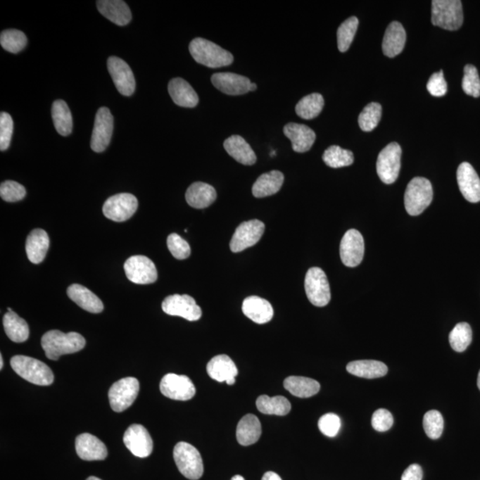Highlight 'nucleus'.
<instances>
[{"label": "nucleus", "instance_id": "1", "mask_svg": "<svg viewBox=\"0 0 480 480\" xmlns=\"http://www.w3.org/2000/svg\"><path fill=\"white\" fill-rule=\"evenodd\" d=\"M42 346L46 356L51 360H58L61 356L76 353L86 346V339L76 332L63 333L51 330L42 336Z\"/></svg>", "mask_w": 480, "mask_h": 480}, {"label": "nucleus", "instance_id": "2", "mask_svg": "<svg viewBox=\"0 0 480 480\" xmlns=\"http://www.w3.org/2000/svg\"><path fill=\"white\" fill-rule=\"evenodd\" d=\"M189 49L196 62L213 69L231 65L234 60L229 51L202 38L192 40Z\"/></svg>", "mask_w": 480, "mask_h": 480}, {"label": "nucleus", "instance_id": "3", "mask_svg": "<svg viewBox=\"0 0 480 480\" xmlns=\"http://www.w3.org/2000/svg\"><path fill=\"white\" fill-rule=\"evenodd\" d=\"M10 364L19 377L33 384L49 386L55 381L51 368L36 358L16 355L11 358Z\"/></svg>", "mask_w": 480, "mask_h": 480}, {"label": "nucleus", "instance_id": "4", "mask_svg": "<svg viewBox=\"0 0 480 480\" xmlns=\"http://www.w3.org/2000/svg\"><path fill=\"white\" fill-rule=\"evenodd\" d=\"M434 199L431 182L424 177H415L409 182L405 192V208L409 215H421Z\"/></svg>", "mask_w": 480, "mask_h": 480}, {"label": "nucleus", "instance_id": "5", "mask_svg": "<svg viewBox=\"0 0 480 480\" xmlns=\"http://www.w3.org/2000/svg\"><path fill=\"white\" fill-rule=\"evenodd\" d=\"M432 25L448 30L461 28L464 23L462 4L459 0H434L432 1Z\"/></svg>", "mask_w": 480, "mask_h": 480}, {"label": "nucleus", "instance_id": "6", "mask_svg": "<svg viewBox=\"0 0 480 480\" xmlns=\"http://www.w3.org/2000/svg\"><path fill=\"white\" fill-rule=\"evenodd\" d=\"M174 459L179 472L191 480H198L204 473V465L197 448L186 442H179L174 448Z\"/></svg>", "mask_w": 480, "mask_h": 480}, {"label": "nucleus", "instance_id": "7", "mask_svg": "<svg viewBox=\"0 0 480 480\" xmlns=\"http://www.w3.org/2000/svg\"><path fill=\"white\" fill-rule=\"evenodd\" d=\"M139 381L134 377H127L113 384L109 391L111 408L120 413L130 408L139 394Z\"/></svg>", "mask_w": 480, "mask_h": 480}, {"label": "nucleus", "instance_id": "8", "mask_svg": "<svg viewBox=\"0 0 480 480\" xmlns=\"http://www.w3.org/2000/svg\"><path fill=\"white\" fill-rule=\"evenodd\" d=\"M304 286L308 299L313 305L324 307L329 303L330 286L323 270L313 267L308 270Z\"/></svg>", "mask_w": 480, "mask_h": 480}, {"label": "nucleus", "instance_id": "9", "mask_svg": "<svg viewBox=\"0 0 480 480\" xmlns=\"http://www.w3.org/2000/svg\"><path fill=\"white\" fill-rule=\"evenodd\" d=\"M401 154L400 145L391 143L378 155L377 174L384 184H391L396 182L400 170Z\"/></svg>", "mask_w": 480, "mask_h": 480}, {"label": "nucleus", "instance_id": "10", "mask_svg": "<svg viewBox=\"0 0 480 480\" xmlns=\"http://www.w3.org/2000/svg\"><path fill=\"white\" fill-rule=\"evenodd\" d=\"M125 272L131 282L148 285L156 282L158 272L153 262L144 255H134L124 265Z\"/></svg>", "mask_w": 480, "mask_h": 480}, {"label": "nucleus", "instance_id": "11", "mask_svg": "<svg viewBox=\"0 0 480 480\" xmlns=\"http://www.w3.org/2000/svg\"><path fill=\"white\" fill-rule=\"evenodd\" d=\"M138 201L134 195L120 194L113 196L104 203L103 212L108 219L114 222H125L134 215Z\"/></svg>", "mask_w": 480, "mask_h": 480}, {"label": "nucleus", "instance_id": "12", "mask_svg": "<svg viewBox=\"0 0 480 480\" xmlns=\"http://www.w3.org/2000/svg\"><path fill=\"white\" fill-rule=\"evenodd\" d=\"M160 388L164 396L175 400H190L196 394L194 383L186 375L165 374L162 378Z\"/></svg>", "mask_w": 480, "mask_h": 480}, {"label": "nucleus", "instance_id": "13", "mask_svg": "<svg viewBox=\"0 0 480 480\" xmlns=\"http://www.w3.org/2000/svg\"><path fill=\"white\" fill-rule=\"evenodd\" d=\"M162 310L168 315L184 317L189 321H197L202 316L201 308L188 295L168 296L162 303Z\"/></svg>", "mask_w": 480, "mask_h": 480}, {"label": "nucleus", "instance_id": "14", "mask_svg": "<svg viewBox=\"0 0 480 480\" xmlns=\"http://www.w3.org/2000/svg\"><path fill=\"white\" fill-rule=\"evenodd\" d=\"M265 229V224L259 220L242 222L236 228L229 248L233 253L242 252L246 248H251L261 239Z\"/></svg>", "mask_w": 480, "mask_h": 480}, {"label": "nucleus", "instance_id": "15", "mask_svg": "<svg viewBox=\"0 0 480 480\" xmlns=\"http://www.w3.org/2000/svg\"><path fill=\"white\" fill-rule=\"evenodd\" d=\"M114 120L110 110L106 107L98 110L91 139V148L94 151L103 152L106 150L113 137Z\"/></svg>", "mask_w": 480, "mask_h": 480}, {"label": "nucleus", "instance_id": "16", "mask_svg": "<svg viewBox=\"0 0 480 480\" xmlns=\"http://www.w3.org/2000/svg\"><path fill=\"white\" fill-rule=\"evenodd\" d=\"M365 253L364 239L357 229H351L343 236L340 256L343 265L350 268L360 265Z\"/></svg>", "mask_w": 480, "mask_h": 480}, {"label": "nucleus", "instance_id": "17", "mask_svg": "<svg viewBox=\"0 0 480 480\" xmlns=\"http://www.w3.org/2000/svg\"><path fill=\"white\" fill-rule=\"evenodd\" d=\"M123 441L128 450L137 457H148L153 451V441L143 425L130 426L125 432Z\"/></svg>", "mask_w": 480, "mask_h": 480}, {"label": "nucleus", "instance_id": "18", "mask_svg": "<svg viewBox=\"0 0 480 480\" xmlns=\"http://www.w3.org/2000/svg\"><path fill=\"white\" fill-rule=\"evenodd\" d=\"M108 70L118 92L125 96H132L135 90V80L130 65L122 59L111 56L108 59Z\"/></svg>", "mask_w": 480, "mask_h": 480}, {"label": "nucleus", "instance_id": "19", "mask_svg": "<svg viewBox=\"0 0 480 480\" xmlns=\"http://www.w3.org/2000/svg\"><path fill=\"white\" fill-rule=\"evenodd\" d=\"M211 81L216 89L229 96H241L250 92L252 83L248 77L231 72L215 73Z\"/></svg>", "mask_w": 480, "mask_h": 480}, {"label": "nucleus", "instance_id": "20", "mask_svg": "<svg viewBox=\"0 0 480 480\" xmlns=\"http://www.w3.org/2000/svg\"><path fill=\"white\" fill-rule=\"evenodd\" d=\"M457 182L460 191L466 201L471 203L480 201V179L475 169L468 162L459 165Z\"/></svg>", "mask_w": 480, "mask_h": 480}, {"label": "nucleus", "instance_id": "21", "mask_svg": "<svg viewBox=\"0 0 480 480\" xmlns=\"http://www.w3.org/2000/svg\"><path fill=\"white\" fill-rule=\"evenodd\" d=\"M76 451L84 461H103L108 455L106 446L96 436L83 434L76 438Z\"/></svg>", "mask_w": 480, "mask_h": 480}, {"label": "nucleus", "instance_id": "22", "mask_svg": "<svg viewBox=\"0 0 480 480\" xmlns=\"http://www.w3.org/2000/svg\"><path fill=\"white\" fill-rule=\"evenodd\" d=\"M209 377L219 383L226 381L229 385L235 384L239 371L236 365L227 355H218L209 361L207 366Z\"/></svg>", "mask_w": 480, "mask_h": 480}, {"label": "nucleus", "instance_id": "23", "mask_svg": "<svg viewBox=\"0 0 480 480\" xmlns=\"http://www.w3.org/2000/svg\"><path fill=\"white\" fill-rule=\"evenodd\" d=\"M284 134L292 143L293 150L298 153L310 151L316 140L315 132L303 124L286 125L284 127Z\"/></svg>", "mask_w": 480, "mask_h": 480}, {"label": "nucleus", "instance_id": "24", "mask_svg": "<svg viewBox=\"0 0 480 480\" xmlns=\"http://www.w3.org/2000/svg\"><path fill=\"white\" fill-rule=\"evenodd\" d=\"M243 313L253 322L263 324L270 322L274 310L268 301L259 296H249L242 304Z\"/></svg>", "mask_w": 480, "mask_h": 480}, {"label": "nucleus", "instance_id": "25", "mask_svg": "<svg viewBox=\"0 0 480 480\" xmlns=\"http://www.w3.org/2000/svg\"><path fill=\"white\" fill-rule=\"evenodd\" d=\"M97 8L104 17L118 26L128 25L132 20L130 6L121 0H100Z\"/></svg>", "mask_w": 480, "mask_h": 480}, {"label": "nucleus", "instance_id": "26", "mask_svg": "<svg viewBox=\"0 0 480 480\" xmlns=\"http://www.w3.org/2000/svg\"><path fill=\"white\" fill-rule=\"evenodd\" d=\"M168 92L178 106L194 108L198 106V96L194 87L181 77H175L168 84Z\"/></svg>", "mask_w": 480, "mask_h": 480}, {"label": "nucleus", "instance_id": "27", "mask_svg": "<svg viewBox=\"0 0 480 480\" xmlns=\"http://www.w3.org/2000/svg\"><path fill=\"white\" fill-rule=\"evenodd\" d=\"M67 295L74 303H77L83 310L91 313H100L104 309L103 303L99 297L79 284L68 287Z\"/></svg>", "mask_w": 480, "mask_h": 480}, {"label": "nucleus", "instance_id": "28", "mask_svg": "<svg viewBox=\"0 0 480 480\" xmlns=\"http://www.w3.org/2000/svg\"><path fill=\"white\" fill-rule=\"evenodd\" d=\"M186 201L191 207L203 209L208 208L217 198L215 188L205 182H197L192 184L186 191Z\"/></svg>", "mask_w": 480, "mask_h": 480}, {"label": "nucleus", "instance_id": "29", "mask_svg": "<svg viewBox=\"0 0 480 480\" xmlns=\"http://www.w3.org/2000/svg\"><path fill=\"white\" fill-rule=\"evenodd\" d=\"M407 40V34L403 25L398 22H392L388 26L383 40V52L385 56L393 58L403 51Z\"/></svg>", "mask_w": 480, "mask_h": 480}, {"label": "nucleus", "instance_id": "30", "mask_svg": "<svg viewBox=\"0 0 480 480\" xmlns=\"http://www.w3.org/2000/svg\"><path fill=\"white\" fill-rule=\"evenodd\" d=\"M49 248V236L42 229H34L26 241L27 256L30 262L39 265L42 263Z\"/></svg>", "mask_w": 480, "mask_h": 480}, {"label": "nucleus", "instance_id": "31", "mask_svg": "<svg viewBox=\"0 0 480 480\" xmlns=\"http://www.w3.org/2000/svg\"><path fill=\"white\" fill-rule=\"evenodd\" d=\"M225 151L239 163L252 165L255 164L257 158L255 151L244 138L239 135H232L224 144Z\"/></svg>", "mask_w": 480, "mask_h": 480}, {"label": "nucleus", "instance_id": "32", "mask_svg": "<svg viewBox=\"0 0 480 480\" xmlns=\"http://www.w3.org/2000/svg\"><path fill=\"white\" fill-rule=\"evenodd\" d=\"M262 435V425L258 417L248 414L239 421L236 427V441L240 445L248 447L259 441Z\"/></svg>", "mask_w": 480, "mask_h": 480}, {"label": "nucleus", "instance_id": "33", "mask_svg": "<svg viewBox=\"0 0 480 480\" xmlns=\"http://www.w3.org/2000/svg\"><path fill=\"white\" fill-rule=\"evenodd\" d=\"M284 175L280 171L273 170L263 174L253 185V195L261 198L276 194L282 189Z\"/></svg>", "mask_w": 480, "mask_h": 480}, {"label": "nucleus", "instance_id": "34", "mask_svg": "<svg viewBox=\"0 0 480 480\" xmlns=\"http://www.w3.org/2000/svg\"><path fill=\"white\" fill-rule=\"evenodd\" d=\"M347 371L355 377L374 379L388 373L386 365L377 360H356L347 365Z\"/></svg>", "mask_w": 480, "mask_h": 480}, {"label": "nucleus", "instance_id": "35", "mask_svg": "<svg viewBox=\"0 0 480 480\" xmlns=\"http://www.w3.org/2000/svg\"><path fill=\"white\" fill-rule=\"evenodd\" d=\"M284 387L293 396L306 398L319 393L320 384L312 378L289 377L284 381Z\"/></svg>", "mask_w": 480, "mask_h": 480}, {"label": "nucleus", "instance_id": "36", "mask_svg": "<svg viewBox=\"0 0 480 480\" xmlns=\"http://www.w3.org/2000/svg\"><path fill=\"white\" fill-rule=\"evenodd\" d=\"M3 324L6 336L10 340L15 343H23L28 340L30 336L28 324L13 310L5 314Z\"/></svg>", "mask_w": 480, "mask_h": 480}, {"label": "nucleus", "instance_id": "37", "mask_svg": "<svg viewBox=\"0 0 480 480\" xmlns=\"http://www.w3.org/2000/svg\"><path fill=\"white\" fill-rule=\"evenodd\" d=\"M52 118L57 132L63 137H67L72 132V115L65 101L57 100L53 103Z\"/></svg>", "mask_w": 480, "mask_h": 480}, {"label": "nucleus", "instance_id": "38", "mask_svg": "<svg viewBox=\"0 0 480 480\" xmlns=\"http://www.w3.org/2000/svg\"><path fill=\"white\" fill-rule=\"evenodd\" d=\"M256 407L263 414L279 415V417H284L289 414L291 411L289 400L282 396L270 398L267 395H262L257 398Z\"/></svg>", "mask_w": 480, "mask_h": 480}, {"label": "nucleus", "instance_id": "39", "mask_svg": "<svg viewBox=\"0 0 480 480\" xmlns=\"http://www.w3.org/2000/svg\"><path fill=\"white\" fill-rule=\"evenodd\" d=\"M324 106V101L320 94H310L299 101L296 113L303 120H312L320 114Z\"/></svg>", "mask_w": 480, "mask_h": 480}, {"label": "nucleus", "instance_id": "40", "mask_svg": "<svg viewBox=\"0 0 480 480\" xmlns=\"http://www.w3.org/2000/svg\"><path fill=\"white\" fill-rule=\"evenodd\" d=\"M323 160L330 168H340L353 165L354 156L350 151L333 145L324 151Z\"/></svg>", "mask_w": 480, "mask_h": 480}, {"label": "nucleus", "instance_id": "41", "mask_svg": "<svg viewBox=\"0 0 480 480\" xmlns=\"http://www.w3.org/2000/svg\"><path fill=\"white\" fill-rule=\"evenodd\" d=\"M472 341V330L468 323L462 322L456 324L449 334V343L452 349L462 353L469 347Z\"/></svg>", "mask_w": 480, "mask_h": 480}, {"label": "nucleus", "instance_id": "42", "mask_svg": "<svg viewBox=\"0 0 480 480\" xmlns=\"http://www.w3.org/2000/svg\"><path fill=\"white\" fill-rule=\"evenodd\" d=\"M358 27L357 17L351 16L340 25L337 30L338 49L344 53L349 50L351 43L356 35Z\"/></svg>", "mask_w": 480, "mask_h": 480}, {"label": "nucleus", "instance_id": "43", "mask_svg": "<svg viewBox=\"0 0 480 480\" xmlns=\"http://www.w3.org/2000/svg\"><path fill=\"white\" fill-rule=\"evenodd\" d=\"M0 44L8 52L17 53L25 49L27 37L21 30H6L0 35Z\"/></svg>", "mask_w": 480, "mask_h": 480}, {"label": "nucleus", "instance_id": "44", "mask_svg": "<svg viewBox=\"0 0 480 480\" xmlns=\"http://www.w3.org/2000/svg\"><path fill=\"white\" fill-rule=\"evenodd\" d=\"M381 106L378 103H371L364 108L358 117V125L364 132H371L379 124L381 118Z\"/></svg>", "mask_w": 480, "mask_h": 480}, {"label": "nucleus", "instance_id": "45", "mask_svg": "<svg viewBox=\"0 0 480 480\" xmlns=\"http://www.w3.org/2000/svg\"><path fill=\"white\" fill-rule=\"evenodd\" d=\"M424 429L425 434L431 439L441 437L444 430V419L437 410L427 412L424 417Z\"/></svg>", "mask_w": 480, "mask_h": 480}, {"label": "nucleus", "instance_id": "46", "mask_svg": "<svg viewBox=\"0 0 480 480\" xmlns=\"http://www.w3.org/2000/svg\"><path fill=\"white\" fill-rule=\"evenodd\" d=\"M462 89L465 93L473 97L480 96V79L478 70L472 64L465 67V76L462 79Z\"/></svg>", "mask_w": 480, "mask_h": 480}, {"label": "nucleus", "instance_id": "47", "mask_svg": "<svg viewBox=\"0 0 480 480\" xmlns=\"http://www.w3.org/2000/svg\"><path fill=\"white\" fill-rule=\"evenodd\" d=\"M168 248L172 255L177 260L187 259L191 255V246L181 236L172 233L168 238Z\"/></svg>", "mask_w": 480, "mask_h": 480}, {"label": "nucleus", "instance_id": "48", "mask_svg": "<svg viewBox=\"0 0 480 480\" xmlns=\"http://www.w3.org/2000/svg\"><path fill=\"white\" fill-rule=\"evenodd\" d=\"M0 196L6 202H17L25 198V186L13 181H6L0 185Z\"/></svg>", "mask_w": 480, "mask_h": 480}, {"label": "nucleus", "instance_id": "49", "mask_svg": "<svg viewBox=\"0 0 480 480\" xmlns=\"http://www.w3.org/2000/svg\"><path fill=\"white\" fill-rule=\"evenodd\" d=\"M319 429L327 437L334 438L341 429V419L337 415L329 413L324 415L319 421Z\"/></svg>", "mask_w": 480, "mask_h": 480}, {"label": "nucleus", "instance_id": "50", "mask_svg": "<svg viewBox=\"0 0 480 480\" xmlns=\"http://www.w3.org/2000/svg\"><path fill=\"white\" fill-rule=\"evenodd\" d=\"M13 130V122L12 117L8 113L0 114V150L4 151L8 150Z\"/></svg>", "mask_w": 480, "mask_h": 480}, {"label": "nucleus", "instance_id": "51", "mask_svg": "<svg viewBox=\"0 0 480 480\" xmlns=\"http://www.w3.org/2000/svg\"><path fill=\"white\" fill-rule=\"evenodd\" d=\"M393 425V417L386 409H378L372 417V426L378 432H385Z\"/></svg>", "mask_w": 480, "mask_h": 480}, {"label": "nucleus", "instance_id": "52", "mask_svg": "<svg viewBox=\"0 0 480 480\" xmlns=\"http://www.w3.org/2000/svg\"><path fill=\"white\" fill-rule=\"evenodd\" d=\"M427 89L431 96L436 97L444 96L448 93V84L445 80L443 70L432 74L428 81Z\"/></svg>", "mask_w": 480, "mask_h": 480}, {"label": "nucleus", "instance_id": "53", "mask_svg": "<svg viewBox=\"0 0 480 480\" xmlns=\"http://www.w3.org/2000/svg\"><path fill=\"white\" fill-rule=\"evenodd\" d=\"M422 469L420 465H412L405 469L403 475L401 476V480H422Z\"/></svg>", "mask_w": 480, "mask_h": 480}, {"label": "nucleus", "instance_id": "54", "mask_svg": "<svg viewBox=\"0 0 480 480\" xmlns=\"http://www.w3.org/2000/svg\"><path fill=\"white\" fill-rule=\"evenodd\" d=\"M262 480H282L280 476L277 474V473L273 472H266L265 475H263Z\"/></svg>", "mask_w": 480, "mask_h": 480}, {"label": "nucleus", "instance_id": "55", "mask_svg": "<svg viewBox=\"0 0 480 480\" xmlns=\"http://www.w3.org/2000/svg\"><path fill=\"white\" fill-rule=\"evenodd\" d=\"M231 480H245V479L243 478L242 476L236 475V476H233V478Z\"/></svg>", "mask_w": 480, "mask_h": 480}, {"label": "nucleus", "instance_id": "56", "mask_svg": "<svg viewBox=\"0 0 480 480\" xmlns=\"http://www.w3.org/2000/svg\"><path fill=\"white\" fill-rule=\"evenodd\" d=\"M3 367H4V360H3L2 355H0V370H2Z\"/></svg>", "mask_w": 480, "mask_h": 480}, {"label": "nucleus", "instance_id": "57", "mask_svg": "<svg viewBox=\"0 0 480 480\" xmlns=\"http://www.w3.org/2000/svg\"><path fill=\"white\" fill-rule=\"evenodd\" d=\"M257 89V86L255 83H251V86H250V91H255Z\"/></svg>", "mask_w": 480, "mask_h": 480}, {"label": "nucleus", "instance_id": "58", "mask_svg": "<svg viewBox=\"0 0 480 480\" xmlns=\"http://www.w3.org/2000/svg\"><path fill=\"white\" fill-rule=\"evenodd\" d=\"M87 480H101V479L96 478V476H89V478L87 479Z\"/></svg>", "mask_w": 480, "mask_h": 480}, {"label": "nucleus", "instance_id": "59", "mask_svg": "<svg viewBox=\"0 0 480 480\" xmlns=\"http://www.w3.org/2000/svg\"><path fill=\"white\" fill-rule=\"evenodd\" d=\"M478 387L480 390V370H479V377H478Z\"/></svg>", "mask_w": 480, "mask_h": 480}]
</instances>
